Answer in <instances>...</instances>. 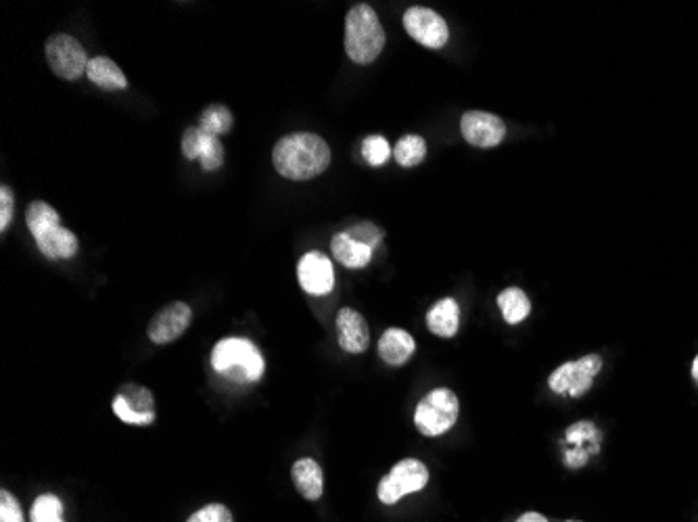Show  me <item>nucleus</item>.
I'll return each mask as SVG.
<instances>
[{"instance_id":"nucleus-2","label":"nucleus","mask_w":698,"mask_h":522,"mask_svg":"<svg viewBox=\"0 0 698 522\" xmlns=\"http://www.w3.org/2000/svg\"><path fill=\"white\" fill-rule=\"evenodd\" d=\"M212 368L235 383H258L266 360L258 345L241 337H226L212 349Z\"/></svg>"},{"instance_id":"nucleus-4","label":"nucleus","mask_w":698,"mask_h":522,"mask_svg":"<svg viewBox=\"0 0 698 522\" xmlns=\"http://www.w3.org/2000/svg\"><path fill=\"white\" fill-rule=\"evenodd\" d=\"M460 403L454 391L435 389L418 401L414 412V424L425 437H441L448 433L458 420Z\"/></svg>"},{"instance_id":"nucleus-12","label":"nucleus","mask_w":698,"mask_h":522,"mask_svg":"<svg viewBox=\"0 0 698 522\" xmlns=\"http://www.w3.org/2000/svg\"><path fill=\"white\" fill-rule=\"evenodd\" d=\"M191 320H193V310L189 303L184 301L168 303L153 316L149 324V339L155 345L174 343L184 335L186 328L191 326Z\"/></svg>"},{"instance_id":"nucleus-32","label":"nucleus","mask_w":698,"mask_h":522,"mask_svg":"<svg viewBox=\"0 0 698 522\" xmlns=\"http://www.w3.org/2000/svg\"><path fill=\"white\" fill-rule=\"evenodd\" d=\"M517 522H548V518L538 512H525Z\"/></svg>"},{"instance_id":"nucleus-13","label":"nucleus","mask_w":698,"mask_h":522,"mask_svg":"<svg viewBox=\"0 0 698 522\" xmlns=\"http://www.w3.org/2000/svg\"><path fill=\"white\" fill-rule=\"evenodd\" d=\"M460 134L473 147L492 149L498 147L506 136V124L494 113L469 111L460 120Z\"/></svg>"},{"instance_id":"nucleus-14","label":"nucleus","mask_w":698,"mask_h":522,"mask_svg":"<svg viewBox=\"0 0 698 522\" xmlns=\"http://www.w3.org/2000/svg\"><path fill=\"white\" fill-rule=\"evenodd\" d=\"M182 155L189 161L199 159L201 168L207 172H216L224 165V145L220 142V138L207 134L199 126L184 130Z\"/></svg>"},{"instance_id":"nucleus-21","label":"nucleus","mask_w":698,"mask_h":522,"mask_svg":"<svg viewBox=\"0 0 698 522\" xmlns=\"http://www.w3.org/2000/svg\"><path fill=\"white\" fill-rule=\"evenodd\" d=\"M86 76L92 84H97L103 90H126L128 78L122 71V67L111 61L109 57H92L88 61Z\"/></svg>"},{"instance_id":"nucleus-11","label":"nucleus","mask_w":698,"mask_h":522,"mask_svg":"<svg viewBox=\"0 0 698 522\" xmlns=\"http://www.w3.org/2000/svg\"><path fill=\"white\" fill-rule=\"evenodd\" d=\"M297 280L308 295H329L335 289V268L331 257L322 251L306 253L297 264Z\"/></svg>"},{"instance_id":"nucleus-9","label":"nucleus","mask_w":698,"mask_h":522,"mask_svg":"<svg viewBox=\"0 0 698 522\" xmlns=\"http://www.w3.org/2000/svg\"><path fill=\"white\" fill-rule=\"evenodd\" d=\"M404 28L412 40L427 49H444L450 40L448 21L427 7H410L404 13Z\"/></svg>"},{"instance_id":"nucleus-16","label":"nucleus","mask_w":698,"mask_h":522,"mask_svg":"<svg viewBox=\"0 0 698 522\" xmlns=\"http://www.w3.org/2000/svg\"><path fill=\"white\" fill-rule=\"evenodd\" d=\"M416 351L410 332L402 328H387L379 341L381 360L389 366H404Z\"/></svg>"},{"instance_id":"nucleus-18","label":"nucleus","mask_w":698,"mask_h":522,"mask_svg":"<svg viewBox=\"0 0 698 522\" xmlns=\"http://www.w3.org/2000/svg\"><path fill=\"white\" fill-rule=\"evenodd\" d=\"M291 479H293L295 489L304 495L306 500L316 502L322 497L324 477H322V468L316 460H312V458L297 460L291 468Z\"/></svg>"},{"instance_id":"nucleus-28","label":"nucleus","mask_w":698,"mask_h":522,"mask_svg":"<svg viewBox=\"0 0 698 522\" xmlns=\"http://www.w3.org/2000/svg\"><path fill=\"white\" fill-rule=\"evenodd\" d=\"M352 239H356L358 243H364L368 245L370 249H375L381 245V239H383V230L379 226H375L372 222H360L356 226H352L349 230H345Z\"/></svg>"},{"instance_id":"nucleus-29","label":"nucleus","mask_w":698,"mask_h":522,"mask_svg":"<svg viewBox=\"0 0 698 522\" xmlns=\"http://www.w3.org/2000/svg\"><path fill=\"white\" fill-rule=\"evenodd\" d=\"M0 522H26L17 497L7 489L0 491Z\"/></svg>"},{"instance_id":"nucleus-19","label":"nucleus","mask_w":698,"mask_h":522,"mask_svg":"<svg viewBox=\"0 0 698 522\" xmlns=\"http://www.w3.org/2000/svg\"><path fill=\"white\" fill-rule=\"evenodd\" d=\"M40 253L49 259H72L80 251L78 236L63 226L42 234L36 239Z\"/></svg>"},{"instance_id":"nucleus-34","label":"nucleus","mask_w":698,"mask_h":522,"mask_svg":"<svg viewBox=\"0 0 698 522\" xmlns=\"http://www.w3.org/2000/svg\"><path fill=\"white\" fill-rule=\"evenodd\" d=\"M569 522H571V520H569Z\"/></svg>"},{"instance_id":"nucleus-1","label":"nucleus","mask_w":698,"mask_h":522,"mask_svg":"<svg viewBox=\"0 0 698 522\" xmlns=\"http://www.w3.org/2000/svg\"><path fill=\"white\" fill-rule=\"evenodd\" d=\"M272 163L283 178L304 182L327 172L331 165V149L327 140L318 134L295 132L276 142Z\"/></svg>"},{"instance_id":"nucleus-6","label":"nucleus","mask_w":698,"mask_h":522,"mask_svg":"<svg viewBox=\"0 0 698 522\" xmlns=\"http://www.w3.org/2000/svg\"><path fill=\"white\" fill-rule=\"evenodd\" d=\"M44 55L51 69L63 80H78L86 76L88 55L80 40L69 34H55L44 44Z\"/></svg>"},{"instance_id":"nucleus-22","label":"nucleus","mask_w":698,"mask_h":522,"mask_svg":"<svg viewBox=\"0 0 698 522\" xmlns=\"http://www.w3.org/2000/svg\"><path fill=\"white\" fill-rule=\"evenodd\" d=\"M26 224H28V230L32 232L34 241H36V239H40L42 234L59 228L61 218H59V213L55 211V207H51L46 201H32L26 209Z\"/></svg>"},{"instance_id":"nucleus-8","label":"nucleus","mask_w":698,"mask_h":522,"mask_svg":"<svg viewBox=\"0 0 698 522\" xmlns=\"http://www.w3.org/2000/svg\"><path fill=\"white\" fill-rule=\"evenodd\" d=\"M113 414L126 424L149 426L155 422V397L153 393L136 383H126L120 387L118 395L111 401Z\"/></svg>"},{"instance_id":"nucleus-17","label":"nucleus","mask_w":698,"mask_h":522,"mask_svg":"<svg viewBox=\"0 0 698 522\" xmlns=\"http://www.w3.org/2000/svg\"><path fill=\"white\" fill-rule=\"evenodd\" d=\"M331 251L339 264L349 268V270H362L370 264V259H372V249L368 245L352 239V236H349L347 232H337L333 236Z\"/></svg>"},{"instance_id":"nucleus-27","label":"nucleus","mask_w":698,"mask_h":522,"mask_svg":"<svg viewBox=\"0 0 698 522\" xmlns=\"http://www.w3.org/2000/svg\"><path fill=\"white\" fill-rule=\"evenodd\" d=\"M362 157L366 159L368 165H372V168H381V165H385L391 157V147H389V142L387 138L383 136H366L362 140Z\"/></svg>"},{"instance_id":"nucleus-31","label":"nucleus","mask_w":698,"mask_h":522,"mask_svg":"<svg viewBox=\"0 0 698 522\" xmlns=\"http://www.w3.org/2000/svg\"><path fill=\"white\" fill-rule=\"evenodd\" d=\"M15 216V195L7 184L0 186V232H7Z\"/></svg>"},{"instance_id":"nucleus-25","label":"nucleus","mask_w":698,"mask_h":522,"mask_svg":"<svg viewBox=\"0 0 698 522\" xmlns=\"http://www.w3.org/2000/svg\"><path fill=\"white\" fill-rule=\"evenodd\" d=\"M232 126H235V115H232V111L222 103L209 105L199 117V128L218 138L228 134Z\"/></svg>"},{"instance_id":"nucleus-15","label":"nucleus","mask_w":698,"mask_h":522,"mask_svg":"<svg viewBox=\"0 0 698 522\" xmlns=\"http://www.w3.org/2000/svg\"><path fill=\"white\" fill-rule=\"evenodd\" d=\"M339 345L347 353H364L370 343V330L364 316L352 307H343L337 314Z\"/></svg>"},{"instance_id":"nucleus-3","label":"nucleus","mask_w":698,"mask_h":522,"mask_svg":"<svg viewBox=\"0 0 698 522\" xmlns=\"http://www.w3.org/2000/svg\"><path fill=\"white\" fill-rule=\"evenodd\" d=\"M385 49V30L375 9L356 5L345 17V53L358 65L375 61Z\"/></svg>"},{"instance_id":"nucleus-23","label":"nucleus","mask_w":698,"mask_h":522,"mask_svg":"<svg viewBox=\"0 0 698 522\" xmlns=\"http://www.w3.org/2000/svg\"><path fill=\"white\" fill-rule=\"evenodd\" d=\"M498 307L508 324L523 322L531 312L529 297L517 287H510L498 295Z\"/></svg>"},{"instance_id":"nucleus-24","label":"nucleus","mask_w":698,"mask_h":522,"mask_svg":"<svg viewBox=\"0 0 698 522\" xmlns=\"http://www.w3.org/2000/svg\"><path fill=\"white\" fill-rule=\"evenodd\" d=\"M393 157L402 168H416L418 163H423L427 157V142L418 134H406L398 140V145L393 149Z\"/></svg>"},{"instance_id":"nucleus-33","label":"nucleus","mask_w":698,"mask_h":522,"mask_svg":"<svg viewBox=\"0 0 698 522\" xmlns=\"http://www.w3.org/2000/svg\"><path fill=\"white\" fill-rule=\"evenodd\" d=\"M692 376H694V381L698 383V355H696L694 362H692Z\"/></svg>"},{"instance_id":"nucleus-20","label":"nucleus","mask_w":698,"mask_h":522,"mask_svg":"<svg viewBox=\"0 0 698 522\" xmlns=\"http://www.w3.org/2000/svg\"><path fill=\"white\" fill-rule=\"evenodd\" d=\"M427 326L433 335L452 339L460 328V307L454 299H441L427 312Z\"/></svg>"},{"instance_id":"nucleus-5","label":"nucleus","mask_w":698,"mask_h":522,"mask_svg":"<svg viewBox=\"0 0 698 522\" xmlns=\"http://www.w3.org/2000/svg\"><path fill=\"white\" fill-rule=\"evenodd\" d=\"M429 483V468L421 460H402L395 464L385 479H381L377 495L387 506L398 504L402 497L425 489Z\"/></svg>"},{"instance_id":"nucleus-30","label":"nucleus","mask_w":698,"mask_h":522,"mask_svg":"<svg viewBox=\"0 0 698 522\" xmlns=\"http://www.w3.org/2000/svg\"><path fill=\"white\" fill-rule=\"evenodd\" d=\"M186 522H232V514L224 504H207Z\"/></svg>"},{"instance_id":"nucleus-7","label":"nucleus","mask_w":698,"mask_h":522,"mask_svg":"<svg viewBox=\"0 0 698 522\" xmlns=\"http://www.w3.org/2000/svg\"><path fill=\"white\" fill-rule=\"evenodd\" d=\"M600 368H602V358L592 353L581 360L565 362L563 366H558L552 372L548 385L556 395L581 397L592 389Z\"/></svg>"},{"instance_id":"nucleus-26","label":"nucleus","mask_w":698,"mask_h":522,"mask_svg":"<svg viewBox=\"0 0 698 522\" xmlns=\"http://www.w3.org/2000/svg\"><path fill=\"white\" fill-rule=\"evenodd\" d=\"M30 518L32 522H63V502L53 493L38 495Z\"/></svg>"},{"instance_id":"nucleus-10","label":"nucleus","mask_w":698,"mask_h":522,"mask_svg":"<svg viewBox=\"0 0 698 522\" xmlns=\"http://www.w3.org/2000/svg\"><path fill=\"white\" fill-rule=\"evenodd\" d=\"M600 439H602V435L594 422L581 420V422L571 424L565 433V439H563L565 464L569 468L586 466L590 462V458L600 454Z\"/></svg>"}]
</instances>
